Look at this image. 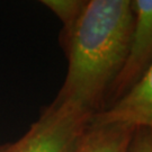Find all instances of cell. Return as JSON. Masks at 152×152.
<instances>
[{
    "mask_svg": "<svg viewBox=\"0 0 152 152\" xmlns=\"http://www.w3.org/2000/svg\"><path fill=\"white\" fill-rule=\"evenodd\" d=\"M132 5L134 26L129 54L109 91L104 109L123 97L152 65V0H132Z\"/></svg>",
    "mask_w": 152,
    "mask_h": 152,
    "instance_id": "3",
    "label": "cell"
},
{
    "mask_svg": "<svg viewBox=\"0 0 152 152\" xmlns=\"http://www.w3.org/2000/svg\"><path fill=\"white\" fill-rule=\"evenodd\" d=\"M9 144H10V143H8V144H2V145H0V152H7V150H8V148H9Z\"/></svg>",
    "mask_w": 152,
    "mask_h": 152,
    "instance_id": "8",
    "label": "cell"
},
{
    "mask_svg": "<svg viewBox=\"0 0 152 152\" xmlns=\"http://www.w3.org/2000/svg\"><path fill=\"white\" fill-rule=\"evenodd\" d=\"M45 7L54 14L63 24L62 33L70 31L76 25L85 10L88 1L86 0H44Z\"/></svg>",
    "mask_w": 152,
    "mask_h": 152,
    "instance_id": "6",
    "label": "cell"
},
{
    "mask_svg": "<svg viewBox=\"0 0 152 152\" xmlns=\"http://www.w3.org/2000/svg\"><path fill=\"white\" fill-rule=\"evenodd\" d=\"M125 152H152V134L143 127H136Z\"/></svg>",
    "mask_w": 152,
    "mask_h": 152,
    "instance_id": "7",
    "label": "cell"
},
{
    "mask_svg": "<svg viewBox=\"0 0 152 152\" xmlns=\"http://www.w3.org/2000/svg\"><path fill=\"white\" fill-rule=\"evenodd\" d=\"M91 116L51 104L7 152H75L89 127Z\"/></svg>",
    "mask_w": 152,
    "mask_h": 152,
    "instance_id": "2",
    "label": "cell"
},
{
    "mask_svg": "<svg viewBox=\"0 0 152 152\" xmlns=\"http://www.w3.org/2000/svg\"><path fill=\"white\" fill-rule=\"evenodd\" d=\"M135 129L122 124H89L75 152H125Z\"/></svg>",
    "mask_w": 152,
    "mask_h": 152,
    "instance_id": "5",
    "label": "cell"
},
{
    "mask_svg": "<svg viewBox=\"0 0 152 152\" xmlns=\"http://www.w3.org/2000/svg\"><path fill=\"white\" fill-rule=\"evenodd\" d=\"M90 124L130 125L147 129L152 134V65L123 97L94 115Z\"/></svg>",
    "mask_w": 152,
    "mask_h": 152,
    "instance_id": "4",
    "label": "cell"
},
{
    "mask_svg": "<svg viewBox=\"0 0 152 152\" xmlns=\"http://www.w3.org/2000/svg\"><path fill=\"white\" fill-rule=\"evenodd\" d=\"M134 26L132 0H90L76 25L61 33L68 71L54 105L94 116L108 94L129 54Z\"/></svg>",
    "mask_w": 152,
    "mask_h": 152,
    "instance_id": "1",
    "label": "cell"
}]
</instances>
